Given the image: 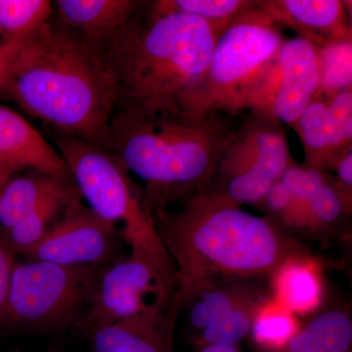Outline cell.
I'll return each instance as SVG.
<instances>
[{
    "mask_svg": "<svg viewBox=\"0 0 352 352\" xmlns=\"http://www.w3.org/2000/svg\"><path fill=\"white\" fill-rule=\"evenodd\" d=\"M153 215L180 305L221 280L271 276L285 261L305 256L270 217L245 212L212 190L188 197L177 212L164 208Z\"/></svg>",
    "mask_w": 352,
    "mask_h": 352,
    "instance_id": "cell-1",
    "label": "cell"
},
{
    "mask_svg": "<svg viewBox=\"0 0 352 352\" xmlns=\"http://www.w3.org/2000/svg\"><path fill=\"white\" fill-rule=\"evenodd\" d=\"M0 92L56 133L101 148L119 102L104 55L54 15L19 44Z\"/></svg>",
    "mask_w": 352,
    "mask_h": 352,
    "instance_id": "cell-2",
    "label": "cell"
},
{
    "mask_svg": "<svg viewBox=\"0 0 352 352\" xmlns=\"http://www.w3.org/2000/svg\"><path fill=\"white\" fill-rule=\"evenodd\" d=\"M237 116L188 108H117L104 149L145 185L153 214L204 191L240 124Z\"/></svg>",
    "mask_w": 352,
    "mask_h": 352,
    "instance_id": "cell-3",
    "label": "cell"
},
{
    "mask_svg": "<svg viewBox=\"0 0 352 352\" xmlns=\"http://www.w3.org/2000/svg\"><path fill=\"white\" fill-rule=\"evenodd\" d=\"M186 14H154L147 1L100 50L117 82L118 108H190L207 75L220 36Z\"/></svg>",
    "mask_w": 352,
    "mask_h": 352,
    "instance_id": "cell-4",
    "label": "cell"
},
{
    "mask_svg": "<svg viewBox=\"0 0 352 352\" xmlns=\"http://www.w3.org/2000/svg\"><path fill=\"white\" fill-rule=\"evenodd\" d=\"M55 143L87 207L126 241L131 254L175 276L144 192L136 186L119 157L99 146L56 132Z\"/></svg>",
    "mask_w": 352,
    "mask_h": 352,
    "instance_id": "cell-5",
    "label": "cell"
},
{
    "mask_svg": "<svg viewBox=\"0 0 352 352\" xmlns=\"http://www.w3.org/2000/svg\"><path fill=\"white\" fill-rule=\"evenodd\" d=\"M285 38L279 25L256 7L222 32L215 43L205 82L189 109L239 116L250 103Z\"/></svg>",
    "mask_w": 352,
    "mask_h": 352,
    "instance_id": "cell-6",
    "label": "cell"
},
{
    "mask_svg": "<svg viewBox=\"0 0 352 352\" xmlns=\"http://www.w3.org/2000/svg\"><path fill=\"white\" fill-rule=\"evenodd\" d=\"M105 266H66L34 259L15 261L4 328L60 331L82 324Z\"/></svg>",
    "mask_w": 352,
    "mask_h": 352,
    "instance_id": "cell-7",
    "label": "cell"
},
{
    "mask_svg": "<svg viewBox=\"0 0 352 352\" xmlns=\"http://www.w3.org/2000/svg\"><path fill=\"white\" fill-rule=\"evenodd\" d=\"M293 163L280 122L270 113L250 110L210 184L238 205H261Z\"/></svg>",
    "mask_w": 352,
    "mask_h": 352,
    "instance_id": "cell-8",
    "label": "cell"
},
{
    "mask_svg": "<svg viewBox=\"0 0 352 352\" xmlns=\"http://www.w3.org/2000/svg\"><path fill=\"white\" fill-rule=\"evenodd\" d=\"M177 300L173 275L131 254L103 268L80 325L91 333L134 315L166 311Z\"/></svg>",
    "mask_w": 352,
    "mask_h": 352,
    "instance_id": "cell-9",
    "label": "cell"
},
{
    "mask_svg": "<svg viewBox=\"0 0 352 352\" xmlns=\"http://www.w3.org/2000/svg\"><path fill=\"white\" fill-rule=\"evenodd\" d=\"M82 200L67 208L43 239L25 254L28 258L66 266L107 265L115 261L119 234Z\"/></svg>",
    "mask_w": 352,
    "mask_h": 352,
    "instance_id": "cell-10",
    "label": "cell"
},
{
    "mask_svg": "<svg viewBox=\"0 0 352 352\" xmlns=\"http://www.w3.org/2000/svg\"><path fill=\"white\" fill-rule=\"evenodd\" d=\"M279 83L270 113L281 124L293 127L314 100L319 87L316 48L307 39H285L278 51Z\"/></svg>",
    "mask_w": 352,
    "mask_h": 352,
    "instance_id": "cell-11",
    "label": "cell"
},
{
    "mask_svg": "<svg viewBox=\"0 0 352 352\" xmlns=\"http://www.w3.org/2000/svg\"><path fill=\"white\" fill-rule=\"evenodd\" d=\"M277 25L294 30L315 48L335 41H352L346 1L340 0H263L256 1Z\"/></svg>",
    "mask_w": 352,
    "mask_h": 352,
    "instance_id": "cell-12",
    "label": "cell"
},
{
    "mask_svg": "<svg viewBox=\"0 0 352 352\" xmlns=\"http://www.w3.org/2000/svg\"><path fill=\"white\" fill-rule=\"evenodd\" d=\"M179 300L164 312H147L113 322L91 333L94 352H171Z\"/></svg>",
    "mask_w": 352,
    "mask_h": 352,
    "instance_id": "cell-13",
    "label": "cell"
},
{
    "mask_svg": "<svg viewBox=\"0 0 352 352\" xmlns=\"http://www.w3.org/2000/svg\"><path fill=\"white\" fill-rule=\"evenodd\" d=\"M144 1L133 0H58L55 19L99 51L135 18Z\"/></svg>",
    "mask_w": 352,
    "mask_h": 352,
    "instance_id": "cell-14",
    "label": "cell"
},
{
    "mask_svg": "<svg viewBox=\"0 0 352 352\" xmlns=\"http://www.w3.org/2000/svg\"><path fill=\"white\" fill-rule=\"evenodd\" d=\"M0 157L22 170L73 182L57 149L23 116L3 105H0Z\"/></svg>",
    "mask_w": 352,
    "mask_h": 352,
    "instance_id": "cell-15",
    "label": "cell"
},
{
    "mask_svg": "<svg viewBox=\"0 0 352 352\" xmlns=\"http://www.w3.org/2000/svg\"><path fill=\"white\" fill-rule=\"evenodd\" d=\"M271 276L275 300L292 314H309L320 305V274L316 263L307 256L288 259Z\"/></svg>",
    "mask_w": 352,
    "mask_h": 352,
    "instance_id": "cell-16",
    "label": "cell"
},
{
    "mask_svg": "<svg viewBox=\"0 0 352 352\" xmlns=\"http://www.w3.org/2000/svg\"><path fill=\"white\" fill-rule=\"evenodd\" d=\"M74 183L28 170L14 177L0 195V229L8 230L43 201Z\"/></svg>",
    "mask_w": 352,
    "mask_h": 352,
    "instance_id": "cell-17",
    "label": "cell"
},
{
    "mask_svg": "<svg viewBox=\"0 0 352 352\" xmlns=\"http://www.w3.org/2000/svg\"><path fill=\"white\" fill-rule=\"evenodd\" d=\"M82 199L75 183L43 201L15 226L0 234V240L13 254H27L54 226L73 201Z\"/></svg>",
    "mask_w": 352,
    "mask_h": 352,
    "instance_id": "cell-18",
    "label": "cell"
},
{
    "mask_svg": "<svg viewBox=\"0 0 352 352\" xmlns=\"http://www.w3.org/2000/svg\"><path fill=\"white\" fill-rule=\"evenodd\" d=\"M254 287V280L244 279L221 280L210 285L187 303L190 323L194 328L204 330L234 308L265 296Z\"/></svg>",
    "mask_w": 352,
    "mask_h": 352,
    "instance_id": "cell-19",
    "label": "cell"
},
{
    "mask_svg": "<svg viewBox=\"0 0 352 352\" xmlns=\"http://www.w3.org/2000/svg\"><path fill=\"white\" fill-rule=\"evenodd\" d=\"M351 344V317L340 308H333L300 328L280 352H349Z\"/></svg>",
    "mask_w": 352,
    "mask_h": 352,
    "instance_id": "cell-20",
    "label": "cell"
},
{
    "mask_svg": "<svg viewBox=\"0 0 352 352\" xmlns=\"http://www.w3.org/2000/svg\"><path fill=\"white\" fill-rule=\"evenodd\" d=\"M293 127L302 143L305 164L324 173L332 168L333 126L327 101L315 98Z\"/></svg>",
    "mask_w": 352,
    "mask_h": 352,
    "instance_id": "cell-21",
    "label": "cell"
},
{
    "mask_svg": "<svg viewBox=\"0 0 352 352\" xmlns=\"http://www.w3.org/2000/svg\"><path fill=\"white\" fill-rule=\"evenodd\" d=\"M245 0H159L148 1L154 14L179 13L206 21L222 34L238 18L256 7Z\"/></svg>",
    "mask_w": 352,
    "mask_h": 352,
    "instance_id": "cell-22",
    "label": "cell"
},
{
    "mask_svg": "<svg viewBox=\"0 0 352 352\" xmlns=\"http://www.w3.org/2000/svg\"><path fill=\"white\" fill-rule=\"evenodd\" d=\"M53 13L52 2L47 0H0L2 41L23 43L47 24Z\"/></svg>",
    "mask_w": 352,
    "mask_h": 352,
    "instance_id": "cell-23",
    "label": "cell"
},
{
    "mask_svg": "<svg viewBox=\"0 0 352 352\" xmlns=\"http://www.w3.org/2000/svg\"><path fill=\"white\" fill-rule=\"evenodd\" d=\"M295 316L276 300L261 302L254 314L252 340L259 347L271 352H280L300 330Z\"/></svg>",
    "mask_w": 352,
    "mask_h": 352,
    "instance_id": "cell-24",
    "label": "cell"
},
{
    "mask_svg": "<svg viewBox=\"0 0 352 352\" xmlns=\"http://www.w3.org/2000/svg\"><path fill=\"white\" fill-rule=\"evenodd\" d=\"M319 87L315 98L328 101L352 89V41H330L316 48Z\"/></svg>",
    "mask_w": 352,
    "mask_h": 352,
    "instance_id": "cell-25",
    "label": "cell"
},
{
    "mask_svg": "<svg viewBox=\"0 0 352 352\" xmlns=\"http://www.w3.org/2000/svg\"><path fill=\"white\" fill-rule=\"evenodd\" d=\"M266 296L234 308L201 330V339L208 344L236 346L252 328L254 314Z\"/></svg>",
    "mask_w": 352,
    "mask_h": 352,
    "instance_id": "cell-26",
    "label": "cell"
},
{
    "mask_svg": "<svg viewBox=\"0 0 352 352\" xmlns=\"http://www.w3.org/2000/svg\"><path fill=\"white\" fill-rule=\"evenodd\" d=\"M351 208L344 197L329 180L322 186L307 203L308 227H326L339 221L342 214L349 212Z\"/></svg>",
    "mask_w": 352,
    "mask_h": 352,
    "instance_id": "cell-27",
    "label": "cell"
},
{
    "mask_svg": "<svg viewBox=\"0 0 352 352\" xmlns=\"http://www.w3.org/2000/svg\"><path fill=\"white\" fill-rule=\"evenodd\" d=\"M261 205L272 217L270 219H276L282 226L293 228L308 227L307 206L296 201L279 180L273 185Z\"/></svg>",
    "mask_w": 352,
    "mask_h": 352,
    "instance_id": "cell-28",
    "label": "cell"
},
{
    "mask_svg": "<svg viewBox=\"0 0 352 352\" xmlns=\"http://www.w3.org/2000/svg\"><path fill=\"white\" fill-rule=\"evenodd\" d=\"M327 103L333 119V166L342 155L352 150V89L340 92L329 99Z\"/></svg>",
    "mask_w": 352,
    "mask_h": 352,
    "instance_id": "cell-29",
    "label": "cell"
},
{
    "mask_svg": "<svg viewBox=\"0 0 352 352\" xmlns=\"http://www.w3.org/2000/svg\"><path fill=\"white\" fill-rule=\"evenodd\" d=\"M330 180L324 171L310 168L307 164H289L279 182L296 201L307 206L312 196Z\"/></svg>",
    "mask_w": 352,
    "mask_h": 352,
    "instance_id": "cell-30",
    "label": "cell"
},
{
    "mask_svg": "<svg viewBox=\"0 0 352 352\" xmlns=\"http://www.w3.org/2000/svg\"><path fill=\"white\" fill-rule=\"evenodd\" d=\"M15 258L0 240V330L4 328L7 295Z\"/></svg>",
    "mask_w": 352,
    "mask_h": 352,
    "instance_id": "cell-31",
    "label": "cell"
},
{
    "mask_svg": "<svg viewBox=\"0 0 352 352\" xmlns=\"http://www.w3.org/2000/svg\"><path fill=\"white\" fill-rule=\"evenodd\" d=\"M333 168L336 170V179L333 180V183L344 197L347 205L351 207L352 150L342 155L336 161Z\"/></svg>",
    "mask_w": 352,
    "mask_h": 352,
    "instance_id": "cell-32",
    "label": "cell"
},
{
    "mask_svg": "<svg viewBox=\"0 0 352 352\" xmlns=\"http://www.w3.org/2000/svg\"><path fill=\"white\" fill-rule=\"evenodd\" d=\"M19 44L6 43V41H1L0 43V85L3 82L4 78H6L9 65H10L14 53H15Z\"/></svg>",
    "mask_w": 352,
    "mask_h": 352,
    "instance_id": "cell-33",
    "label": "cell"
},
{
    "mask_svg": "<svg viewBox=\"0 0 352 352\" xmlns=\"http://www.w3.org/2000/svg\"><path fill=\"white\" fill-rule=\"evenodd\" d=\"M23 170H24L16 166V164L9 163V162L0 157V195H1L2 191L6 188V185L14 177L20 175Z\"/></svg>",
    "mask_w": 352,
    "mask_h": 352,
    "instance_id": "cell-34",
    "label": "cell"
},
{
    "mask_svg": "<svg viewBox=\"0 0 352 352\" xmlns=\"http://www.w3.org/2000/svg\"><path fill=\"white\" fill-rule=\"evenodd\" d=\"M201 352H241L236 346H220V344H208Z\"/></svg>",
    "mask_w": 352,
    "mask_h": 352,
    "instance_id": "cell-35",
    "label": "cell"
},
{
    "mask_svg": "<svg viewBox=\"0 0 352 352\" xmlns=\"http://www.w3.org/2000/svg\"><path fill=\"white\" fill-rule=\"evenodd\" d=\"M6 352H56V351H6Z\"/></svg>",
    "mask_w": 352,
    "mask_h": 352,
    "instance_id": "cell-36",
    "label": "cell"
}]
</instances>
